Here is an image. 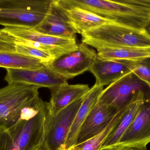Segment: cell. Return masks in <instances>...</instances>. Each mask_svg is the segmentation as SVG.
I'll return each mask as SVG.
<instances>
[{"label":"cell","instance_id":"obj_2","mask_svg":"<svg viewBox=\"0 0 150 150\" xmlns=\"http://www.w3.org/2000/svg\"><path fill=\"white\" fill-rule=\"evenodd\" d=\"M64 6H76L115 23L136 28H142L149 16L144 6L121 1L57 0Z\"/></svg>","mask_w":150,"mask_h":150},{"label":"cell","instance_id":"obj_23","mask_svg":"<svg viewBox=\"0 0 150 150\" xmlns=\"http://www.w3.org/2000/svg\"><path fill=\"white\" fill-rule=\"evenodd\" d=\"M125 2L138 4L150 8V0H122Z\"/></svg>","mask_w":150,"mask_h":150},{"label":"cell","instance_id":"obj_5","mask_svg":"<svg viewBox=\"0 0 150 150\" xmlns=\"http://www.w3.org/2000/svg\"><path fill=\"white\" fill-rule=\"evenodd\" d=\"M39 88L14 82L0 89V131L9 128L19 120L23 109L39 96Z\"/></svg>","mask_w":150,"mask_h":150},{"label":"cell","instance_id":"obj_17","mask_svg":"<svg viewBox=\"0 0 150 150\" xmlns=\"http://www.w3.org/2000/svg\"><path fill=\"white\" fill-rule=\"evenodd\" d=\"M56 1L65 12L69 22L76 33L81 34L90 29L113 22L82 8L76 6H64L58 3L57 0Z\"/></svg>","mask_w":150,"mask_h":150},{"label":"cell","instance_id":"obj_12","mask_svg":"<svg viewBox=\"0 0 150 150\" xmlns=\"http://www.w3.org/2000/svg\"><path fill=\"white\" fill-rule=\"evenodd\" d=\"M137 62L126 60H108L96 56L89 71L95 77V84L109 85L134 68Z\"/></svg>","mask_w":150,"mask_h":150},{"label":"cell","instance_id":"obj_7","mask_svg":"<svg viewBox=\"0 0 150 150\" xmlns=\"http://www.w3.org/2000/svg\"><path fill=\"white\" fill-rule=\"evenodd\" d=\"M97 53L85 43L78 45L76 49L65 53L47 63L48 67L67 80L89 70Z\"/></svg>","mask_w":150,"mask_h":150},{"label":"cell","instance_id":"obj_25","mask_svg":"<svg viewBox=\"0 0 150 150\" xmlns=\"http://www.w3.org/2000/svg\"><path fill=\"white\" fill-rule=\"evenodd\" d=\"M36 150H45V149H44V148H43V147H42V146H40V147L39 148H38V149H37Z\"/></svg>","mask_w":150,"mask_h":150},{"label":"cell","instance_id":"obj_1","mask_svg":"<svg viewBox=\"0 0 150 150\" xmlns=\"http://www.w3.org/2000/svg\"><path fill=\"white\" fill-rule=\"evenodd\" d=\"M82 42L98 49L121 47L150 49V33L147 29L110 22L81 34Z\"/></svg>","mask_w":150,"mask_h":150},{"label":"cell","instance_id":"obj_20","mask_svg":"<svg viewBox=\"0 0 150 150\" xmlns=\"http://www.w3.org/2000/svg\"><path fill=\"white\" fill-rule=\"evenodd\" d=\"M47 64L39 59L0 48V68L35 69L42 68Z\"/></svg>","mask_w":150,"mask_h":150},{"label":"cell","instance_id":"obj_10","mask_svg":"<svg viewBox=\"0 0 150 150\" xmlns=\"http://www.w3.org/2000/svg\"><path fill=\"white\" fill-rule=\"evenodd\" d=\"M150 143V101L145 102L118 144L137 150H148Z\"/></svg>","mask_w":150,"mask_h":150},{"label":"cell","instance_id":"obj_9","mask_svg":"<svg viewBox=\"0 0 150 150\" xmlns=\"http://www.w3.org/2000/svg\"><path fill=\"white\" fill-rule=\"evenodd\" d=\"M4 80L8 84L22 83L50 89L68 84L67 79L51 69L47 64L35 69L7 68Z\"/></svg>","mask_w":150,"mask_h":150},{"label":"cell","instance_id":"obj_15","mask_svg":"<svg viewBox=\"0 0 150 150\" xmlns=\"http://www.w3.org/2000/svg\"><path fill=\"white\" fill-rule=\"evenodd\" d=\"M149 101V94L143 91L137 92L128 105L119 123L103 142L100 148L118 144L144 104Z\"/></svg>","mask_w":150,"mask_h":150},{"label":"cell","instance_id":"obj_8","mask_svg":"<svg viewBox=\"0 0 150 150\" xmlns=\"http://www.w3.org/2000/svg\"><path fill=\"white\" fill-rule=\"evenodd\" d=\"M147 88L145 83L129 72L104 89L98 101L121 110L129 105L137 92L143 91L148 94Z\"/></svg>","mask_w":150,"mask_h":150},{"label":"cell","instance_id":"obj_21","mask_svg":"<svg viewBox=\"0 0 150 150\" xmlns=\"http://www.w3.org/2000/svg\"><path fill=\"white\" fill-rule=\"evenodd\" d=\"M128 106V105H127ZM120 110L115 116L112 120L109 125L98 134L92 138L91 139L80 144L75 145L74 150H98L100 149L106 138L108 135L114 129L121 119L126 108Z\"/></svg>","mask_w":150,"mask_h":150},{"label":"cell","instance_id":"obj_18","mask_svg":"<svg viewBox=\"0 0 150 150\" xmlns=\"http://www.w3.org/2000/svg\"><path fill=\"white\" fill-rule=\"evenodd\" d=\"M103 90V86L95 84L86 94L84 100L78 111L68 135L66 141L67 150L75 146L77 135L81 125L98 102Z\"/></svg>","mask_w":150,"mask_h":150},{"label":"cell","instance_id":"obj_4","mask_svg":"<svg viewBox=\"0 0 150 150\" xmlns=\"http://www.w3.org/2000/svg\"><path fill=\"white\" fill-rule=\"evenodd\" d=\"M52 0H0V25L34 29L44 20Z\"/></svg>","mask_w":150,"mask_h":150},{"label":"cell","instance_id":"obj_6","mask_svg":"<svg viewBox=\"0 0 150 150\" xmlns=\"http://www.w3.org/2000/svg\"><path fill=\"white\" fill-rule=\"evenodd\" d=\"M86 94L54 115L47 112L45 122L44 141L41 145L45 150H67L66 141L68 135Z\"/></svg>","mask_w":150,"mask_h":150},{"label":"cell","instance_id":"obj_24","mask_svg":"<svg viewBox=\"0 0 150 150\" xmlns=\"http://www.w3.org/2000/svg\"><path fill=\"white\" fill-rule=\"evenodd\" d=\"M98 150H137L134 149H130L127 147H124L118 144L117 145H112V146H107L100 148Z\"/></svg>","mask_w":150,"mask_h":150},{"label":"cell","instance_id":"obj_14","mask_svg":"<svg viewBox=\"0 0 150 150\" xmlns=\"http://www.w3.org/2000/svg\"><path fill=\"white\" fill-rule=\"evenodd\" d=\"M33 29L50 36L76 39V33L56 0H52L45 17L38 26Z\"/></svg>","mask_w":150,"mask_h":150},{"label":"cell","instance_id":"obj_11","mask_svg":"<svg viewBox=\"0 0 150 150\" xmlns=\"http://www.w3.org/2000/svg\"><path fill=\"white\" fill-rule=\"evenodd\" d=\"M120 111L98 101L81 125L75 145L83 143L102 132Z\"/></svg>","mask_w":150,"mask_h":150},{"label":"cell","instance_id":"obj_16","mask_svg":"<svg viewBox=\"0 0 150 150\" xmlns=\"http://www.w3.org/2000/svg\"><path fill=\"white\" fill-rule=\"evenodd\" d=\"M51 98L47 103L48 113L54 115L90 90L87 85L62 84L50 89Z\"/></svg>","mask_w":150,"mask_h":150},{"label":"cell","instance_id":"obj_13","mask_svg":"<svg viewBox=\"0 0 150 150\" xmlns=\"http://www.w3.org/2000/svg\"><path fill=\"white\" fill-rule=\"evenodd\" d=\"M1 30L12 37L37 42L45 46L60 50L64 53L74 51L78 47L76 39L50 36L40 33L32 28L5 26Z\"/></svg>","mask_w":150,"mask_h":150},{"label":"cell","instance_id":"obj_22","mask_svg":"<svg viewBox=\"0 0 150 150\" xmlns=\"http://www.w3.org/2000/svg\"><path fill=\"white\" fill-rule=\"evenodd\" d=\"M131 72L145 83L150 90V58L137 62Z\"/></svg>","mask_w":150,"mask_h":150},{"label":"cell","instance_id":"obj_3","mask_svg":"<svg viewBox=\"0 0 150 150\" xmlns=\"http://www.w3.org/2000/svg\"><path fill=\"white\" fill-rule=\"evenodd\" d=\"M47 113L46 105L30 119L19 120L0 131V150H36L41 146Z\"/></svg>","mask_w":150,"mask_h":150},{"label":"cell","instance_id":"obj_27","mask_svg":"<svg viewBox=\"0 0 150 150\" xmlns=\"http://www.w3.org/2000/svg\"><path fill=\"white\" fill-rule=\"evenodd\" d=\"M147 30H148V31H149V32L150 33V26H149V28L147 29Z\"/></svg>","mask_w":150,"mask_h":150},{"label":"cell","instance_id":"obj_19","mask_svg":"<svg viewBox=\"0 0 150 150\" xmlns=\"http://www.w3.org/2000/svg\"><path fill=\"white\" fill-rule=\"evenodd\" d=\"M97 50V56L105 60L140 62L150 58V49L105 47L98 48Z\"/></svg>","mask_w":150,"mask_h":150},{"label":"cell","instance_id":"obj_26","mask_svg":"<svg viewBox=\"0 0 150 150\" xmlns=\"http://www.w3.org/2000/svg\"><path fill=\"white\" fill-rule=\"evenodd\" d=\"M67 150H74V147H71V148H69V149H68Z\"/></svg>","mask_w":150,"mask_h":150}]
</instances>
